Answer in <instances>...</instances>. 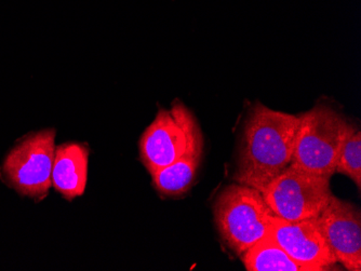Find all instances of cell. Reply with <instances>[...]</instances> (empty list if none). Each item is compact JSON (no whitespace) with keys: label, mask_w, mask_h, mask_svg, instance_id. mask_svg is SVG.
<instances>
[{"label":"cell","mask_w":361,"mask_h":271,"mask_svg":"<svg viewBox=\"0 0 361 271\" xmlns=\"http://www.w3.org/2000/svg\"><path fill=\"white\" fill-rule=\"evenodd\" d=\"M213 215L223 241L241 256L269 234L275 214L261 191L236 183L219 194L213 204Z\"/></svg>","instance_id":"3"},{"label":"cell","mask_w":361,"mask_h":271,"mask_svg":"<svg viewBox=\"0 0 361 271\" xmlns=\"http://www.w3.org/2000/svg\"><path fill=\"white\" fill-rule=\"evenodd\" d=\"M336 260L350 271L361 270V215L350 202L332 196L316 218Z\"/></svg>","instance_id":"8"},{"label":"cell","mask_w":361,"mask_h":271,"mask_svg":"<svg viewBox=\"0 0 361 271\" xmlns=\"http://www.w3.org/2000/svg\"><path fill=\"white\" fill-rule=\"evenodd\" d=\"M277 218L289 222L317 218L332 198L330 179L291 165L262 193Z\"/></svg>","instance_id":"6"},{"label":"cell","mask_w":361,"mask_h":271,"mask_svg":"<svg viewBox=\"0 0 361 271\" xmlns=\"http://www.w3.org/2000/svg\"><path fill=\"white\" fill-rule=\"evenodd\" d=\"M269 234L292 260L308 271L328 270L338 263L316 218L289 222L275 215Z\"/></svg>","instance_id":"7"},{"label":"cell","mask_w":361,"mask_h":271,"mask_svg":"<svg viewBox=\"0 0 361 271\" xmlns=\"http://www.w3.org/2000/svg\"><path fill=\"white\" fill-rule=\"evenodd\" d=\"M241 258L248 271H308L292 260L271 234L245 251Z\"/></svg>","instance_id":"10"},{"label":"cell","mask_w":361,"mask_h":271,"mask_svg":"<svg viewBox=\"0 0 361 271\" xmlns=\"http://www.w3.org/2000/svg\"><path fill=\"white\" fill-rule=\"evenodd\" d=\"M336 173L348 175L355 182L358 189H360L361 132L352 123L341 143Z\"/></svg>","instance_id":"12"},{"label":"cell","mask_w":361,"mask_h":271,"mask_svg":"<svg viewBox=\"0 0 361 271\" xmlns=\"http://www.w3.org/2000/svg\"><path fill=\"white\" fill-rule=\"evenodd\" d=\"M299 123L300 116L255 104L243 125L234 181L263 193L291 165Z\"/></svg>","instance_id":"1"},{"label":"cell","mask_w":361,"mask_h":271,"mask_svg":"<svg viewBox=\"0 0 361 271\" xmlns=\"http://www.w3.org/2000/svg\"><path fill=\"white\" fill-rule=\"evenodd\" d=\"M89 149L80 143H65L56 147L52 187L66 200L82 195L88 181Z\"/></svg>","instance_id":"9"},{"label":"cell","mask_w":361,"mask_h":271,"mask_svg":"<svg viewBox=\"0 0 361 271\" xmlns=\"http://www.w3.org/2000/svg\"><path fill=\"white\" fill-rule=\"evenodd\" d=\"M204 137L196 117L182 102L160 108L140 139V159L149 174L184 158L202 157Z\"/></svg>","instance_id":"2"},{"label":"cell","mask_w":361,"mask_h":271,"mask_svg":"<svg viewBox=\"0 0 361 271\" xmlns=\"http://www.w3.org/2000/svg\"><path fill=\"white\" fill-rule=\"evenodd\" d=\"M350 125L345 117L324 104L300 115L292 163L318 177L331 179Z\"/></svg>","instance_id":"4"},{"label":"cell","mask_w":361,"mask_h":271,"mask_svg":"<svg viewBox=\"0 0 361 271\" xmlns=\"http://www.w3.org/2000/svg\"><path fill=\"white\" fill-rule=\"evenodd\" d=\"M200 161L202 157L184 158L157 170L151 174L154 187L166 197L184 195L194 184Z\"/></svg>","instance_id":"11"},{"label":"cell","mask_w":361,"mask_h":271,"mask_svg":"<svg viewBox=\"0 0 361 271\" xmlns=\"http://www.w3.org/2000/svg\"><path fill=\"white\" fill-rule=\"evenodd\" d=\"M56 130L32 132L19 139L6 156L0 177L24 197L42 200L51 188Z\"/></svg>","instance_id":"5"}]
</instances>
